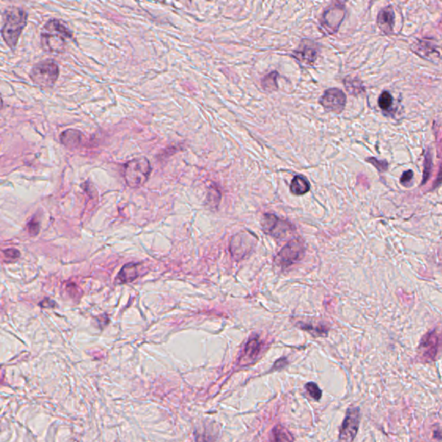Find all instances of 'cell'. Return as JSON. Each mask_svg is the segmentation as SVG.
Here are the masks:
<instances>
[{"mask_svg":"<svg viewBox=\"0 0 442 442\" xmlns=\"http://www.w3.org/2000/svg\"><path fill=\"white\" fill-rule=\"evenodd\" d=\"M345 87H347V90L350 92L351 94H359L360 92L364 91V87L362 85V82L360 80L357 78H352V77H347L345 80Z\"/></svg>","mask_w":442,"mask_h":442,"instance_id":"ffe728a7","label":"cell"},{"mask_svg":"<svg viewBox=\"0 0 442 442\" xmlns=\"http://www.w3.org/2000/svg\"><path fill=\"white\" fill-rule=\"evenodd\" d=\"M297 326L302 330L308 331V333H312L313 336H326L328 333V329L325 325L318 324V326H314L313 322H300L297 323Z\"/></svg>","mask_w":442,"mask_h":442,"instance_id":"ac0fdd59","label":"cell"},{"mask_svg":"<svg viewBox=\"0 0 442 442\" xmlns=\"http://www.w3.org/2000/svg\"><path fill=\"white\" fill-rule=\"evenodd\" d=\"M347 103V97L343 91L338 88H330L325 91L320 100V104L327 112L339 114L343 112Z\"/></svg>","mask_w":442,"mask_h":442,"instance_id":"30bf717a","label":"cell"},{"mask_svg":"<svg viewBox=\"0 0 442 442\" xmlns=\"http://www.w3.org/2000/svg\"><path fill=\"white\" fill-rule=\"evenodd\" d=\"M4 255L6 258H9L11 260H17V258H20V252L18 250L14 249V248H10V249L5 250L4 251Z\"/></svg>","mask_w":442,"mask_h":442,"instance_id":"4316f807","label":"cell"},{"mask_svg":"<svg viewBox=\"0 0 442 442\" xmlns=\"http://www.w3.org/2000/svg\"><path fill=\"white\" fill-rule=\"evenodd\" d=\"M221 201V192L216 184L211 185L210 188L207 191L206 205L211 210H217Z\"/></svg>","mask_w":442,"mask_h":442,"instance_id":"e0dca14e","label":"cell"},{"mask_svg":"<svg viewBox=\"0 0 442 442\" xmlns=\"http://www.w3.org/2000/svg\"><path fill=\"white\" fill-rule=\"evenodd\" d=\"M261 227L264 233L275 238H285L294 230V227L289 222L281 219L271 213L263 214L261 219Z\"/></svg>","mask_w":442,"mask_h":442,"instance_id":"ba28073f","label":"cell"},{"mask_svg":"<svg viewBox=\"0 0 442 442\" xmlns=\"http://www.w3.org/2000/svg\"><path fill=\"white\" fill-rule=\"evenodd\" d=\"M431 157L430 155L426 156L425 163H424V177H423V184L425 183L426 181L429 178L430 171H431Z\"/></svg>","mask_w":442,"mask_h":442,"instance_id":"484cf974","label":"cell"},{"mask_svg":"<svg viewBox=\"0 0 442 442\" xmlns=\"http://www.w3.org/2000/svg\"><path fill=\"white\" fill-rule=\"evenodd\" d=\"M83 138L84 136L82 132L76 129L66 130L60 137L62 144L68 149L78 148L82 144Z\"/></svg>","mask_w":442,"mask_h":442,"instance_id":"4fadbf2b","label":"cell"},{"mask_svg":"<svg viewBox=\"0 0 442 442\" xmlns=\"http://www.w3.org/2000/svg\"><path fill=\"white\" fill-rule=\"evenodd\" d=\"M27 230L31 236L37 235L40 231L39 222L36 218H32L31 221H29L28 224H27Z\"/></svg>","mask_w":442,"mask_h":442,"instance_id":"d4e9b609","label":"cell"},{"mask_svg":"<svg viewBox=\"0 0 442 442\" xmlns=\"http://www.w3.org/2000/svg\"><path fill=\"white\" fill-rule=\"evenodd\" d=\"M395 22V13L391 6L381 10L378 16V26L385 34L391 33Z\"/></svg>","mask_w":442,"mask_h":442,"instance_id":"7c38bea8","label":"cell"},{"mask_svg":"<svg viewBox=\"0 0 442 442\" xmlns=\"http://www.w3.org/2000/svg\"><path fill=\"white\" fill-rule=\"evenodd\" d=\"M258 242V238L248 231L236 233L230 241V252L235 260H242L245 256L252 252Z\"/></svg>","mask_w":442,"mask_h":442,"instance_id":"8992f818","label":"cell"},{"mask_svg":"<svg viewBox=\"0 0 442 442\" xmlns=\"http://www.w3.org/2000/svg\"><path fill=\"white\" fill-rule=\"evenodd\" d=\"M263 343L260 338L255 336L247 341L243 347L240 357L238 358V364L240 366H248L253 364L263 350Z\"/></svg>","mask_w":442,"mask_h":442,"instance_id":"8fae6325","label":"cell"},{"mask_svg":"<svg viewBox=\"0 0 442 442\" xmlns=\"http://www.w3.org/2000/svg\"><path fill=\"white\" fill-rule=\"evenodd\" d=\"M305 253V243L302 238L289 241L275 258L274 263L281 269L289 268L302 259Z\"/></svg>","mask_w":442,"mask_h":442,"instance_id":"5b68a950","label":"cell"},{"mask_svg":"<svg viewBox=\"0 0 442 442\" xmlns=\"http://www.w3.org/2000/svg\"><path fill=\"white\" fill-rule=\"evenodd\" d=\"M440 347V333L434 329L423 336L417 348V359L422 363L436 360Z\"/></svg>","mask_w":442,"mask_h":442,"instance_id":"52a82bcc","label":"cell"},{"mask_svg":"<svg viewBox=\"0 0 442 442\" xmlns=\"http://www.w3.org/2000/svg\"><path fill=\"white\" fill-rule=\"evenodd\" d=\"M59 76V67L54 60H45L34 65L30 78L42 88H51L56 84Z\"/></svg>","mask_w":442,"mask_h":442,"instance_id":"277c9868","label":"cell"},{"mask_svg":"<svg viewBox=\"0 0 442 442\" xmlns=\"http://www.w3.org/2000/svg\"><path fill=\"white\" fill-rule=\"evenodd\" d=\"M305 389L307 392H308V395L314 400L319 401L322 398V389H320L319 386L317 385L316 383H313V382H309V383L306 384Z\"/></svg>","mask_w":442,"mask_h":442,"instance_id":"603a6c76","label":"cell"},{"mask_svg":"<svg viewBox=\"0 0 442 442\" xmlns=\"http://www.w3.org/2000/svg\"><path fill=\"white\" fill-rule=\"evenodd\" d=\"M272 439L276 441H293L294 440L292 434L284 427L277 425L272 432Z\"/></svg>","mask_w":442,"mask_h":442,"instance_id":"d6986e66","label":"cell"},{"mask_svg":"<svg viewBox=\"0 0 442 442\" xmlns=\"http://www.w3.org/2000/svg\"><path fill=\"white\" fill-rule=\"evenodd\" d=\"M287 364H288V361L286 358H280L275 363L274 365H273V370H279L280 368L285 366Z\"/></svg>","mask_w":442,"mask_h":442,"instance_id":"f1b7e54d","label":"cell"},{"mask_svg":"<svg viewBox=\"0 0 442 442\" xmlns=\"http://www.w3.org/2000/svg\"><path fill=\"white\" fill-rule=\"evenodd\" d=\"M73 38L70 30L60 20L51 19L41 31V46L48 53H62L67 41Z\"/></svg>","mask_w":442,"mask_h":442,"instance_id":"6da1fadb","label":"cell"},{"mask_svg":"<svg viewBox=\"0 0 442 442\" xmlns=\"http://www.w3.org/2000/svg\"><path fill=\"white\" fill-rule=\"evenodd\" d=\"M4 24L1 29V36L6 45L11 51H15L19 41L20 36L28 22V14L19 7L6 9L3 15Z\"/></svg>","mask_w":442,"mask_h":442,"instance_id":"7a4b0ae2","label":"cell"},{"mask_svg":"<svg viewBox=\"0 0 442 442\" xmlns=\"http://www.w3.org/2000/svg\"><path fill=\"white\" fill-rule=\"evenodd\" d=\"M367 162H369L371 164L374 166L378 171H380V172H385V171L388 170V162L386 161H378V159H376V158H373V157H370V158H367Z\"/></svg>","mask_w":442,"mask_h":442,"instance_id":"cb8c5ba5","label":"cell"},{"mask_svg":"<svg viewBox=\"0 0 442 442\" xmlns=\"http://www.w3.org/2000/svg\"><path fill=\"white\" fill-rule=\"evenodd\" d=\"M2 107H3V100H2V97L0 95V110L2 109Z\"/></svg>","mask_w":442,"mask_h":442,"instance_id":"f546056e","label":"cell"},{"mask_svg":"<svg viewBox=\"0 0 442 442\" xmlns=\"http://www.w3.org/2000/svg\"><path fill=\"white\" fill-rule=\"evenodd\" d=\"M310 190V184L302 176H297L292 180L290 191L294 195H303Z\"/></svg>","mask_w":442,"mask_h":442,"instance_id":"2e32d148","label":"cell"},{"mask_svg":"<svg viewBox=\"0 0 442 442\" xmlns=\"http://www.w3.org/2000/svg\"><path fill=\"white\" fill-rule=\"evenodd\" d=\"M300 51L296 52V57L297 59L307 64L313 63L317 58V50L312 47V44H306L303 42V46L300 47Z\"/></svg>","mask_w":442,"mask_h":442,"instance_id":"9a60e30c","label":"cell"},{"mask_svg":"<svg viewBox=\"0 0 442 442\" xmlns=\"http://www.w3.org/2000/svg\"><path fill=\"white\" fill-rule=\"evenodd\" d=\"M393 105V97L389 92H383L378 98V106L383 111L389 109Z\"/></svg>","mask_w":442,"mask_h":442,"instance_id":"7402d4cb","label":"cell"},{"mask_svg":"<svg viewBox=\"0 0 442 442\" xmlns=\"http://www.w3.org/2000/svg\"><path fill=\"white\" fill-rule=\"evenodd\" d=\"M151 170V162L145 157H137L124 165V178L130 188H140L148 181Z\"/></svg>","mask_w":442,"mask_h":442,"instance_id":"3957f363","label":"cell"},{"mask_svg":"<svg viewBox=\"0 0 442 442\" xmlns=\"http://www.w3.org/2000/svg\"><path fill=\"white\" fill-rule=\"evenodd\" d=\"M140 266V263H127L118 273L117 281L119 283H131L135 279H137L138 276L140 275V271H139Z\"/></svg>","mask_w":442,"mask_h":442,"instance_id":"5bb4252c","label":"cell"},{"mask_svg":"<svg viewBox=\"0 0 442 442\" xmlns=\"http://www.w3.org/2000/svg\"><path fill=\"white\" fill-rule=\"evenodd\" d=\"M360 419V410L358 408L351 407L347 409L344 422L339 431L340 441H353L358 434Z\"/></svg>","mask_w":442,"mask_h":442,"instance_id":"9c48e42d","label":"cell"},{"mask_svg":"<svg viewBox=\"0 0 442 442\" xmlns=\"http://www.w3.org/2000/svg\"><path fill=\"white\" fill-rule=\"evenodd\" d=\"M413 177H414V172H413V171H406V172H404V173L403 174L402 177H401L400 182L402 184L406 186L407 183L411 182V180L413 179Z\"/></svg>","mask_w":442,"mask_h":442,"instance_id":"83f0119b","label":"cell"},{"mask_svg":"<svg viewBox=\"0 0 442 442\" xmlns=\"http://www.w3.org/2000/svg\"><path fill=\"white\" fill-rule=\"evenodd\" d=\"M277 76L278 75H277V72H273V73L266 76L262 81V86H263V89L267 92L276 91L277 89Z\"/></svg>","mask_w":442,"mask_h":442,"instance_id":"44dd1931","label":"cell"}]
</instances>
